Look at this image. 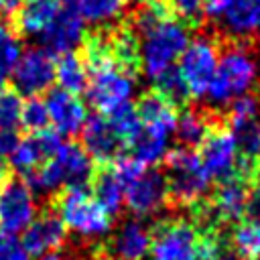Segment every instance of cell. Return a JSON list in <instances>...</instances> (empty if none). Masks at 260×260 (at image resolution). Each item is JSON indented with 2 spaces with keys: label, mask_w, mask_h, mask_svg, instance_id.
<instances>
[{
  "label": "cell",
  "mask_w": 260,
  "mask_h": 260,
  "mask_svg": "<svg viewBox=\"0 0 260 260\" xmlns=\"http://www.w3.org/2000/svg\"><path fill=\"white\" fill-rule=\"evenodd\" d=\"M93 160L71 142H63L41 167L30 171L24 183L35 195H51L65 189H85L93 181Z\"/></svg>",
  "instance_id": "cell-1"
},
{
  "label": "cell",
  "mask_w": 260,
  "mask_h": 260,
  "mask_svg": "<svg viewBox=\"0 0 260 260\" xmlns=\"http://www.w3.org/2000/svg\"><path fill=\"white\" fill-rule=\"evenodd\" d=\"M258 79V63L242 45L234 43L217 59L213 79L207 87V98L213 106H230L240 95L250 93Z\"/></svg>",
  "instance_id": "cell-2"
},
{
  "label": "cell",
  "mask_w": 260,
  "mask_h": 260,
  "mask_svg": "<svg viewBox=\"0 0 260 260\" xmlns=\"http://www.w3.org/2000/svg\"><path fill=\"white\" fill-rule=\"evenodd\" d=\"M138 45V65L144 75L154 81L160 73L175 65L189 43V28L183 20L167 16L150 30L140 35Z\"/></svg>",
  "instance_id": "cell-3"
},
{
  "label": "cell",
  "mask_w": 260,
  "mask_h": 260,
  "mask_svg": "<svg viewBox=\"0 0 260 260\" xmlns=\"http://www.w3.org/2000/svg\"><path fill=\"white\" fill-rule=\"evenodd\" d=\"M167 189L169 197L179 205H199L209 191V175L203 169L199 154L191 148H175L167 152Z\"/></svg>",
  "instance_id": "cell-4"
},
{
  "label": "cell",
  "mask_w": 260,
  "mask_h": 260,
  "mask_svg": "<svg viewBox=\"0 0 260 260\" xmlns=\"http://www.w3.org/2000/svg\"><path fill=\"white\" fill-rule=\"evenodd\" d=\"M57 213L65 228L81 238H102L112 230V215H108L85 189H67L59 197Z\"/></svg>",
  "instance_id": "cell-5"
},
{
  "label": "cell",
  "mask_w": 260,
  "mask_h": 260,
  "mask_svg": "<svg viewBox=\"0 0 260 260\" xmlns=\"http://www.w3.org/2000/svg\"><path fill=\"white\" fill-rule=\"evenodd\" d=\"M219 59L217 43L211 37H195L179 57V73L193 98H203L213 79Z\"/></svg>",
  "instance_id": "cell-6"
},
{
  "label": "cell",
  "mask_w": 260,
  "mask_h": 260,
  "mask_svg": "<svg viewBox=\"0 0 260 260\" xmlns=\"http://www.w3.org/2000/svg\"><path fill=\"white\" fill-rule=\"evenodd\" d=\"M154 260H199V232L185 219L162 221L150 240Z\"/></svg>",
  "instance_id": "cell-7"
},
{
  "label": "cell",
  "mask_w": 260,
  "mask_h": 260,
  "mask_svg": "<svg viewBox=\"0 0 260 260\" xmlns=\"http://www.w3.org/2000/svg\"><path fill=\"white\" fill-rule=\"evenodd\" d=\"M199 146H201L199 160H201L203 169L207 171L209 179L225 181L230 177L240 175L238 173V167H242L240 154H238L236 138L230 128L213 124Z\"/></svg>",
  "instance_id": "cell-8"
},
{
  "label": "cell",
  "mask_w": 260,
  "mask_h": 260,
  "mask_svg": "<svg viewBox=\"0 0 260 260\" xmlns=\"http://www.w3.org/2000/svg\"><path fill=\"white\" fill-rule=\"evenodd\" d=\"M10 73L16 93L32 98L51 89L55 81V59L47 49L30 47L22 51L18 63Z\"/></svg>",
  "instance_id": "cell-9"
},
{
  "label": "cell",
  "mask_w": 260,
  "mask_h": 260,
  "mask_svg": "<svg viewBox=\"0 0 260 260\" xmlns=\"http://www.w3.org/2000/svg\"><path fill=\"white\" fill-rule=\"evenodd\" d=\"M37 217V199L22 179H4L0 187V230L18 234Z\"/></svg>",
  "instance_id": "cell-10"
},
{
  "label": "cell",
  "mask_w": 260,
  "mask_h": 260,
  "mask_svg": "<svg viewBox=\"0 0 260 260\" xmlns=\"http://www.w3.org/2000/svg\"><path fill=\"white\" fill-rule=\"evenodd\" d=\"M167 197H169V189L165 175L156 169H144L126 185L124 203L134 215L148 217L165 207Z\"/></svg>",
  "instance_id": "cell-11"
},
{
  "label": "cell",
  "mask_w": 260,
  "mask_h": 260,
  "mask_svg": "<svg viewBox=\"0 0 260 260\" xmlns=\"http://www.w3.org/2000/svg\"><path fill=\"white\" fill-rule=\"evenodd\" d=\"M41 47L51 55L73 53L85 41V22L69 8H59L55 18L39 35Z\"/></svg>",
  "instance_id": "cell-12"
},
{
  "label": "cell",
  "mask_w": 260,
  "mask_h": 260,
  "mask_svg": "<svg viewBox=\"0 0 260 260\" xmlns=\"http://www.w3.org/2000/svg\"><path fill=\"white\" fill-rule=\"evenodd\" d=\"M45 106L49 112V122L59 136H77L81 132L87 120V112L75 93H69L61 87L49 89Z\"/></svg>",
  "instance_id": "cell-13"
},
{
  "label": "cell",
  "mask_w": 260,
  "mask_h": 260,
  "mask_svg": "<svg viewBox=\"0 0 260 260\" xmlns=\"http://www.w3.org/2000/svg\"><path fill=\"white\" fill-rule=\"evenodd\" d=\"M152 234L138 219L124 221L106 246L104 260H144L150 254Z\"/></svg>",
  "instance_id": "cell-14"
},
{
  "label": "cell",
  "mask_w": 260,
  "mask_h": 260,
  "mask_svg": "<svg viewBox=\"0 0 260 260\" xmlns=\"http://www.w3.org/2000/svg\"><path fill=\"white\" fill-rule=\"evenodd\" d=\"M81 140L83 150L91 160L98 162H112L120 156V150L124 146V140L116 134L114 126L106 116H93L87 118L81 128Z\"/></svg>",
  "instance_id": "cell-15"
},
{
  "label": "cell",
  "mask_w": 260,
  "mask_h": 260,
  "mask_svg": "<svg viewBox=\"0 0 260 260\" xmlns=\"http://www.w3.org/2000/svg\"><path fill=\"white\" fill-rule=\"evenodd\" d=\"M61 144H63V140L55 130L35 132L32 136H26L24 140H18L16 148L8 156L10 158V167L14 171H18V173L28 175L37 167H41Z\"/></svg>",
  "instance_id": "cell-16"
},
{
  "label": "cell",
  "mask_w": 260,
  "mask_h": 260,
  "mask_svg": "<svg viewBox=\"0 0 260 260\" xmlns=\"http://www.w3.org/2000/svg\"><path fill=\"white\" fill-rule=\"evenodd\" d=\"M67 238V228L57 211H43L24 230L22 244L28 254H45L49 250H59Z\"/></svg>",
  "instance_id": "cell-17"
},
{
  "label": "cell",
  "mask_w": 260,
  "mask_h": 260,
  "mask_svg": "<svg viewBox=\"0 0 260 260\" xmlns=\"http://www.w3.org/2000/svg\"><path fill=\"white\" fill-rule=\"evenodd\" d=\"M250 191L242 175L230 177L219 183V187L213 193V199L209 203L211 213L215 215L217 221H240L246 213V203H248Z\"/></svg>",
  "instance_id": "cell-18"
},
{
  "label": "cell",
  "mask_w": 260,
  "mask_h": 260,
  "mask_svg": "<svg viewBox=\"0 0 260 260\" xmlns=\"http://www.w3.org/2000/svg\"><path fill=\"white\" fill-rule=\"evenodd\" d=\"M136 112H138V118H140L142 128H146L150 132H156L160 136H167V138L175 132V126H177V110L158 91L144 93L138 100Z\"/></svg>",
  "instance_id": "cell-19"
},
{
  "label": "cell",
  "mask_w": 260,
  "mask_h": 260,
  "mask_svg": "<svg viewBox=\"0 0 260 260\" xmlns=\"http://www.w3.org/2000/svg\"><path fill=\"white\" fill-rule=\"evenodd\" d=\"M219 20L230 37L248 39L260 30V0H234Z\"/></svg>",
  "instance_id": "cell-20"
},
{
  "label": "cell",
  "mask_w": 260,
  "mask_h": 260,
  "mask_svg": "<svg viewBox=\"0 0 260 260\" xmlns=\"http://www.w3.org/2000/svg\"><path fill=\"white\" fill-rule=\"evenodd\" d=\"M59 12L57 0H26L16 12V24L22 35L37 37L47 28V24Z\"/></svg>",
  "instance_id": "cell-21"
},
{
  "label": "cell",
  "mask_w": 260,
  "mask_h": 260,
  "mask_svg": "<svg viewBox=\"0 0 260 260\" xmlns=\"http://www.w3.org/2000/svg\"><path fill=\"white\" fill-rule=\"evenodd\" d=\"M93 199L100 203V207L108 213V215H116L120 213V209L124 207V193L126 187L122 183V179L118 177V173L114 171V167L104 169L98 177H93Z\"/></svg>",
  "instance_id": "cell-22"
},
{
  "label": "cell",
  "mask_w": 260,
  "mask_h": 260,
  "mask_svg": "<svg viewBox=\"0 0 260 260\" xmlns=\"http://www.w3.org/2000/svg\"><path fill=\"white\" fill-rule=\"evenodd\" d=\"M73 10L83 22L104 24L120 16L128 0H57Z\"/></svg>",
  "instance_id": "cell-23"
},
{
  "label": "cell",
  "mask_w": 260,
  "mask_h": 260,
  "mask_svg": "<svg viewBox=\"0 0 260 260\" xmlns=\"http://www.w3.org/2000/svg\"><path fill=\"white\" fill-rule=\"evenodd\" d=\"M132 150V158L140 162L142 167H152L160 162L169 152V138L160 136L156 132H150L146 128H140V132L128 142Z\"/></svg>",
  "instance_id": "cell-24"
},
{
  "label": "cell",
  "mask_w": 260,
  "mask_h": 260,
  "mask_svg": "<svg viewBox=\"0 0 260 260\" xmlns=\"http://www.w3.org/2000/svg\"><path fill=\"white\" fill-rule=\"evenodd\" d=\"M55 79H57L59 87L69 93L77 95L79 91H85V87H87L85 61L75 53L61 55V59L55 61Z\"/></svg>",
  "instance_id": "cell-25"
},
{
  "label": "cell",
  "mask_w": 260,
  "mask_h": 260,
  "mask_svg": "<svg viewBox=\"0 0 260 260\" xmlns=\"http://www.w3.org/2000/svg\"><path fill=\"white\" fill-rule=\"evenodd\" d=\"M211 122L209 116L199 112V110H185L181 116H177V126H175V134L179 138V142L185 148H193L199 146L203 142V138L207 136V132L211 130Z\"/></svg>",
  "instance_id": "cell-26"
},
{
  "label": "cell",
  "mask_w": 260,
  "mask_h": 260,
  "mask_svg": "<svg viewBox=\"0 0 260 260\" xmlns=\"http://www.w3.org/2000/svg\"><path fill=\"white\" fill-rule=\"evenodd\" d=\"M230 244L236 260H260V221L246 219L238 223Z\"/></svg>",
  "instance_id": "cell-27"
},
{
  "label": "cell",
  "mask_w": 260,
  "mask_h": 260,
  "mask_svg": "<svg viewBox=\"0 0 260 260\" xmlns=\"http://www.w3.org/2000/svg\"><path fill=\"white\" fill-rule=\"evenodd\" d=\"M154 85H156L154 91H158L162 98H167L173 106L185 104L191 98V93L187 89V83H185V79L181 77V73H179V69L175 65L169 67L165 73H160L154 79Z\"/></svg>",
  "instance_id": "cell-28"
},
{
  "label": "cell",
  "mask_w": 260,
  "mask_h": 260,
  "mask_svg": "<svg viewBox=\"0 0 260 260\" xmlns=\"http://www.w3.org/2000/svg\"><path fill=\"white\" fill-rule=\"evenodd\" d=\"M167 16H171L169 6H165L158 0H150V2H144L142 6H138L134 10L128 26L132 28L134 35H144L146 30H150L154 24H158Z\"/></svg>",
  "instance_id": "cell-29"
},
{
  "label": "cell",
  "mask_w": 260,
  "mask_h": 260,
  "mask_svg": "<svg viewBox=\"0 0 260 260\" xmlns=\"http://www.w3.org/2000/svg\"><path fill=\"white\" fill-rule=\"evenodd\" d=\"M20 55H22V45L16 30L10 24L0 22V71L2 73L12 71Z\"/></svg>",
  "instance_id": "cell-30"
},
{
  "label": "cell",
  "mask_w": 260,
  "mask_h": 260,
  "mask_svg": "<svg viewBox=\"0 0 260 260\" xmlns=\"http://www.w3.org/2000/svg\"><path fill=\"white\" fill-rule=\"evenodd\" d=\"M108 120H110V124L114 126L116 134H118L124 142H130V140L140 132V128H142L140 118H138V112H136V108H134L132 104H126V106L118 108L116 112H112V114L108 116Z\"/></svg>",
  "instance_id": "cell-31"
},
{
  "label": "cell",
  "mask_w": 260,
  "mask_h": 260,
  "mask_svg": "<svg viewBox=\"0 0 260 260\" xmlns=\"http://www.w3.org/2000/svg\"><path fill=\"white\" fill-rule=\"evenodd\" d=\"M20 124L28 130V132H41V130H47L49 126V112H47V106H45V100L32 95L28 98L24 104H22V110H20Z\"/></svg>",
  "instance_id": "cell-32"
},
{
  "label": "cell",
  "mask_w": 260,
  "mask_h": 260,
  "mask_svg": "<svg viewBox=\"0 0 260 260\" xmlns=\"http://www.w3.org/2000/svg\"><path fill=\"white\" fill-rule=\"evenodd\" d=\"M22 102L16 91L0 93V130H16L20 126Z\"/></svg>",
  "instance_id": "cell-33"
},
{
  "label": "cell",
  "mask_w": 260,
  "mask_h": 260,
  "mask_svg": "<svg viewBox=\"0 0 260 260\" xmlns=\"http://www.w3.org/2000/svg\"><path fill=\"white\" fill-rule=\"evenodd\" d=\"M205 2L207 0H169V10H173L185 24H195L205 14Z\"/></svg>",
  "instance_id": "cell-34"
},
{
  "label": "cell",
  "mask_w": 260,
  "mask_h": 260,
  "mask_svg": "<svg viewBox=\"0 0 260 260\" xmlns=\"http://www.w3.org/2000/svg\"><path fill=\"white\" fill-rule=\"evenodd\" d=\"M0 260H30V254L16 234L0 230Z\"/></svg>",
  "instance_id": "cell-35"
},
{
  "label": "cell",
  "mask_w": 260,
  "mask_h": 260,
  "mask_svg": "<svg viewBox=\"0 0 260 260\" xmlns=\"http://www.w3.org/2000/svg\"><path fill=\"white\" fill-rule=\"evenodd\" d=\"M18 140L20 138H18L16 130H0V160H6L12 154Z\"/></svg>",
  "instance_id": "cell-36"
},
{
  "label": "cell",
  "mask_w": 260,
  "mask_h": 260,
  "mask_svg": "<svg viewBox=\"0 0 260 260\" xmlns=\"http://www.w3.org/2000/svg\"><path fill=\"white\" fill-rule=\"evenodd\" d=\"M246 219H252V221H260V191H254L250 193L248 197V203H246Z\"/></svg>",
  "instance_id": "cell-37"
},
{
  "label": "cell",
  "mask_w": 260,
  "mask_h": 260,
  "mask_svg": "<svg viewBox=\"0 0 260 260\" xmlns=\"http://www.w3.org/2000/svg\"><path fill=\"white\" fill-rule=\"evenodd\" d=\"M232 2L234 0H207L205 2V14L207 16H213V18H219Z\"/></svg>",
  "instance_id": "cell-38"
},
{
  "label": "cell",
  "mask_w": 260,
  "mask_h": 260,
  "mask_svg": "<svg viewBox=\"0 0 260 260\" xmlns=\"http://www.w3.org/2000/svg\"><path fill=\"white\" fill-rule=\"evenodd\" d=\"M20 6H22V0H0V8L8 14H16Z\"/></svg>",
  "instance_id": "cell-39"
},
{
  "label": "cell",
  "mask_w": 260,
  "mask_h": 260,
  "mask_svg": "<svg viewBox=\"0 0 260 260\" xmlns=\"http://www.w3.org/2000/svg\"><path fill=\"white\" fill-rule=\"evenodd\" d=\"M39 260H65V256H63L59 250H49V252L41 254Z\"/></svg>",
  "instance_id": "cell-40"
},
{
  "label": "cell",
  "mask_w": 260,
  "mask_h": 260,
  "mask_svg": "<svg viewBox=\"0 0 260 260\" xmlns=\"http://www.w3.org/2000/svg\"><path fill=\"white\" fill-rule=\"evenodd\" d=\"M252 175H254V181H256V187H258V191H260V160H258V165L252 169Z\"/></svg>",
  "instance_id": "cell-41"
},
{
  "label": "cell",
  "mask_w": 260,
  "mask_h": 260,
  "mask_svg": "<svg viewBox=\"0 0 260 260\" xmlns=\"http://www.w3.org/2000/svg\"><path fill=\"white\" fill-rule=\"evenodd\" d=\"M4 85H6V79H4V73L0 71V93L4 91Z\"/></svg>",
  "instance_id": "cell-42"
},
{
  "label": "cell",
  "mask_w": 260,
  "mask_h": 260,
  "mask_svg": "<svg viewBox=\"0 0 260 260\" xmlns=\"http://www.w3.org/2000/svg\"><path fill=\"white\" fill-rule=\"evenodd\" d=\"M142 2H150V0H142Z\"/></svg>",
  "instance_id": "cell-43"
},
{
  "label": "cell",
  "mask_w": 260,
  "mask_h": 260,
  "mask_svg": "<svg viewBox=\"0 0 260 260\" xmlns=\"http://www.w3.org/2000/svg\"><path fill=\"white\" fill-rule=\"evenodd\" d=\"M0 10H2V8H0Z\"/></svg>",
  "instance_id": "cell-44"
}]
</instances>
